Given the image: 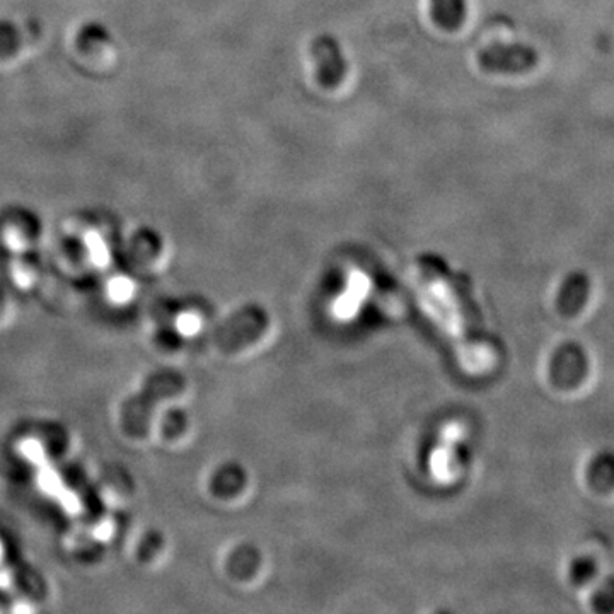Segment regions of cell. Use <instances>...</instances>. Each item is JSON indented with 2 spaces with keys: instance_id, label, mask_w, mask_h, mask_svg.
<instances>
[{
  "instance_id": "cell-10",
  "label": "cell",
  "mask_w": 614,
  "mask_h": 614,
  "mask_svg": "<svg viewBox=\"0 0 614 614\" xmlns=\"http://www.w3.org/2000/svg\"><path fill=\"white\" fill-rule=\"evenodd\" d=\"M134 292V284L130 280L122 279V277L111 280V284H108V297L115 304H127L134 297Z\"/></svg>"
},
{
  "instance_id": "cell-3",
  "label": "cell",
  "mask_w": 614,
  "mask_h": 614,
  "mask_svg": "<svg viewBox=\"0 0 614 614\" xmlns=\"http://www.w3.org/2000/svg\"><path fill=\"white\" fill-rule=\"evenodd\" d=\"M589 372V355L580 343L560 345L551 359V381L562 389H574L582 384Z\"/></svg>"
},
{
  "instance_id": "cell-2",
  "label": "cell",
  "mask_w": 614,
  "mask_h": 614,
  "mask_svg": "<svg viewBox=\"0 0 614 614\" xmlns=\"http://www.w3.org/2000/svg\"><path fill=\"white\" fill-rule=\"evenodd\" d=\"M311 55L316 64V79L325 89H335L347 76V58L340 43L331 35H321L311 43Z\"/></svg>"
},
{
  "instance_id": "cell-5",
  "label": "cell",
  "mask_w": 614,
  "mask_h": 614,
  "mask_svg": "<svg viewBox=\"0 0 614 614\" xmlns=\"http://www.w3.org/2000/svg\"><path fill=\"white\" fill-rule=\"evenodd\" d=\"M587 483L592 490L609 493L614 490V449H603L587 464Z\"/></svg>"
},
{
  "instance_id": "cell-11",
  "label": "cell",
  "mask_w": 614,
  "mask_h": 614,
  "mask_svg": "<svg viewBox=\"0 0 614 614\" xmlns=\"http://www.w3.org/2000/svg\"><path fill=\"white\" fill-rule=\"evenodd\" d=\"M178 326H180V331H183V333H192L197 328L195 321L190 316H181Z\"/></svg>"
},
{
  "instance_id": "cell-1",
  "label": "cell",
  "mask_w": 614,
  "mask_h": 614,
  "mask_svg": "<svg viewBox=\"0 0 614 614\" xmlns=\"http://www.w3.org/2000/svg\"><path fill=\"white\" fill-rule=\"evenodd\" d=\"M538 64V50L526 43H493L478 53L480 69L490 74H526Z\"/></svg>"
},
{
  "instance_id": "cell-6",
  "label": "cell",
  "mask_w": 614,
  "mask_h": 614,
  "mask_svg": "<svg viewBox=\"0 0 614 614\" xmlns=\"http://www.w3.org/2000/svg\"><path fill=\"white\" fill-rule=\"evenodd\" d=\"M466 0H430V14L434 23L446 31H456L466 21Z\"/></svg>"
},
{
  "instance_id": "cell-4",
  "label": "cell",
  "mask_w": 614,
  "mask_h": 614,
  "mask_svg": "<svg viewBox=\"0 0 614 614\" xmlns=\"http://www.w3.org/2000/svg\"><path fill=\"white\" fill-rule=\"evenodd\" d=\"M592 282L589 273L584 270H574L563 279L558 290V309L565 316H575L586 306L591 297Z\"/></svg>"
},
{
  "instance_id": "cell-8",
  "label": "cell",
  "mask_w": 614,
  "mask_h": 614,
  "mask_svg": "<svg viewBox=\"0 0 614 614\" xmlns=\"http://www.w3.org/2000/svg\"><path fill=\"white\" fill-rule=\"evenodd\" d=\"M591 603L597 613H614V577H606L596 587V591L592 592Z\"/></svg>"
},
{
  "instance_id": "cell-12",
  "label": "cell",
  "mask_w": 614,
  "mask_h": 614,
  "mask_svg": "<svg viewBox=\"0 0 614 614\" xmlns=\"http://www.w3.org/2000/svg\"><path fill=\"white\" fill-rule=\"evenodd\" d=\"M0 558H2V545H0Z\"/></svg>"
},
{
  "instance_id": "cell-9",
  "label": "cell",
  "mask_w": 614,
  "mask_h": 614,
  "mask_svg": "<svg viewBox=\"0 0 614 614\" xmlns=\"http://www.w3.org/2000/svg\"><path fill=\"white\" fill-rule=\"evenodd\" d=\"M21 47V35L18 26L0 21V58L12 57Z\"/></svg>"
},
{
  "instance_id": "cell-7",
  "label": "cell",
  "mask_w": 614,
  "mask_h": 614,
  "mask_svg": "<svg viewBox=\"0 0 614 614\" xmlns=\"http://www.w3.org/2000/svg\"><path fill=\"white\" fill-rule=\"evenodd\" d=\"M597 575V562L592 557L582 555V557H575L570 562L568 567V577L574 582L575 586H586L591 584L592 580L596 579Z\"/></svg>"
}]
</instances>
